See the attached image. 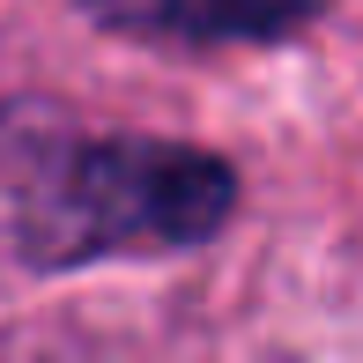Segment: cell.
Returning a JSON list of instances; mask_svg holds the SVG:
<instances>
[{"instance_id":"obj_2","label":"cell","mask_w":363,"mask_h":363,"mask_svg":"<svg viewBox=\"0 0 363 363\" xmlns=\"http://www.w3.org/2000/svg\"><path fill=\"white\" fill-rule=\"evenodd\" d=\"M326 0H82L96 30L148 45H186V52H216V45H282L296 30L319 23Z\"/></svg>"},{"instance_id":"obj_1","label":"cell","mask_w":363,"mask_h":363,"mask_svg":"<svg viewBox=\"0 0 363 363\" xmlns=\"http://www.w3.org/2000/svg\"><path fill=\"white\" fill-rule=\"evenodd\" d=\"M230 208H238V171L216 148L156 134H52L38 171L15 178L8 238L23 267L74 274L119 252H193L230 223Z\"/></svg>"}]
</instances>
